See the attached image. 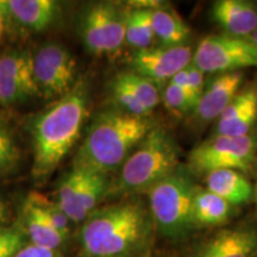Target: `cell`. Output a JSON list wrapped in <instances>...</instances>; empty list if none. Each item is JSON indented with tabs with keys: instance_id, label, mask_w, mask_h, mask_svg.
<instances>
[{
	"instance_id": "obj_21",
	"label": "cell",
	"mask_w": 257,
	"mask_h": 257,
	"mask_svg": "<svg viewBox=\"0 0 257 257\" xmlns=\"http://www.w3.org/2000/svg\"><path fill=\"white\" fill-rule=\"evenodd\" d=\"M83 176H85L83 169L73 167L72 170L61 180L57 189L56 202L72 223H81L86 219L80 206Z\"/></svg>"
},
{
	"instance_id": "obj_18",
	"label": "cell",
	"mask_w": 257,
	"mask_h": 257,
	"mask_svg": "<svg viewBox=\"0 0 257 257\" xmlns=\"http://www.w3.org/2000/svg\"><path fill=\"white\" fill-rule=\"evenodd\" d=\"M234 207L236 206L223 198L198 186L193 201V221L195 229L224 225L233 216Z\"/></svg>"
},
{
	"instance_id": "obj_17",
	"label": "cell",
	"mask_w": 257,
	"mask_h": 257,
	"mask_svg": "<svg viewBox=\"0 0 257 257\" xmlns=\"http://www.w3.org/2000/svg\"><path fill=\"white\" fill-rule=\"evenodd\" d=\"M205 188L233 206L248 204L255 195V189L244 173L233 169H219L208 173L205 175Z\"/></svg>"
},
{
	"instance_id": "obj_3",
	"label": "cell",
	"mask_w": 257,
	"mask_h": 257,
	"mask_svg": "<svg viewBox=\"0 0 257 257\" xmlns=\"http://www.w3.org/2000/svg\"><path fill=\"white\" fill-rule=\"evenodd\" d=\"M154 126L149 117L131 115L115 107L99 112L89 125L73 167L108 175L121 168Z\"/></svg>"
},
{
	"instance_id": "obj_11",
	"label": "cell",
	"mask_w": 257,
	"mask_h": 257,
	"mask_svg": "<svg viewBox=\"0 0 257 257\" xmlns=\"http://www.w3.org/2000/svg\"><path fill=\"white\" fill-rule=\"evenodd\" d=\"M37 94L34 56L28 51H11L0 57V102L17 105Z\"/></svg>"
},
{
	"instance_id": "obj_27",
	"label": "cell",
	"mask_w": 257,
	"mask_h": 257,
	"mask_svg": "<svg viewBox=\"0 0 257 257\" xmlns=\"http://www.w3.org/2000/svg\"><path fill=\"white\" fill-rule=\"evenodd\" d=\"M18 161V148L4 121L0 120V174L14 168Z\"/></svg>"
},
{
	"instance_id": "obj_31",
	"label": "cell",
	"mask_w": 257,
	"mask_h": 257,
	"mask_svg": "<svg viewBox=\"0 0 257 257\" xmlns=\"http://www.w3.org/2000/svg\"><path fill=\"white\" fill-rule=\"evenodd\" d=\"M6 218H8V208H6V204L3 198L0 197V224L4 223Z\"/></svg>"
},
{
	"instance_id": "obj_14",
	"label": "cell",
	"mask_w": 257,
	"mask_h": 257,
	"mask_svg": "<svg viewBox=\"0 0 257 257\" xmlns=\"http://www.w3.org/2000/svg\"><path fill=\"white\" fill-rule=\"evenodd\" d=\"M257 121V86L240 89L216 120L213 136H246Z\"/></svg>"
},
{
	"instance_id": "obj_9",
	"label": "cell",
	"mask_w": 257,
	"mask_h": 257,
	"mask_svg": "<svg viewBox=\"0 0 257 257\" xmlns=\"http://www.w3.org/2000/svg\"><path fill=\"white\" fill-rule=\"evenodd\" d=\"M76 60L57 43H48L34 56V76L46 98L64 96L75 86Z\"/></svg>"
},
{
	"instance_id": "obj_7",
	"label": "cell",
	"mask_w": 257,
	"mask_h": 257,
	"mask_svg": "<svg viewBox=\"0 0 257 257\" xmlns=\"http://www.w3.org/2000/svg\"><path fill=\"white\" fill-rule=\"evenodd\" d=\"M128 6L113 2L88 5L79 18L78 32L88 53L96 56L113 55L125 44Z\"/></svg>"
},
{
	"instance_id": "obj_19",
	"label": "cell",
	"mask_w": 257,
	"mask_h": 257,
	"mask_svg": "<svg viewBox=\"0 0 257 257\" xmlns=\"http://www.w3.org/2000/svg\"><path fill=\"white\" fill-rule=\"evenodd\" d=\"M153 28L161 46H186L191 37V29L174 9L168 5L152 11Z\"/></svg>"
},
{
	"instance_id": "obj_13",
	"label": "cell",
	"mask_w": 257,
	"mask_h": 257,
	"mask_svg": "<svg viewBox=\"0 0 257 257\" xmlns=\"http://www.w3.org/2000/svg\"><path fill=\"white\" fill-rule=\"evenodd\" d=\"M244 81L243 72L217 74L208 85L205 86L193 115L200 124L217 120L238 94Z\"/></svg>"
},
{
	"instance_id": "obj_33",
	"label": "cell",
	"mask_w": 257,
	"mask_h": 257,
	"mask_svg": "<svg viewBox=\"0 0 257 257\" xmlns=\"http://www.w3.org/2000/svg\"><path fill=\"white\" fill-rule=\"evenodd\" d=\"M249 38H250V41H251L252 43L255 44V46L257 47V30H256L255 32H253V34H252L251 36H250Z\"/></svg>"
},
{
	"instance_id": "obj_16",
	"label": "cell",
	"mask_w": 257,
	"mask_h": 257,
	"mask_svg": "<svg viewBox=\"0 0 257 257\" xmlns=\"http://www.w3.org/2000/svg\"><path fill=\"white\" fill-rule=\"evenodd\" d=\"M59 5L53 0H10L0 2L3 17L10 15L17 23L34 31H43L56 19Z\"/></svg>"
},
{
	"instance_id": "obj_30",
	"label": "cell",
	"mask_w": 257,
	"mask_h": 257,
	"mask_svg": "<svg viewBox=\"0 0 257 257\" xmlns=\"http://www.w3.org/2000/svg\"><path fill=\"white\" fill-rule=\"evenodd\" d=\"M16 257H62L57 250L43 248V246L28 244L19 250Z\"/></svg>"
},
{
	"instance_id": "obj_25",
	"label": "cell",
	"mask_w": 257,
	"mask_h": 257,
	"mask_svg": "<svg viewBox=\"0 0 257 257\" xmlns=\"http://www.w3.org/2000/svg\"><path fill=\"white\" fill-rule=\"evenodd\" d=\"M125 81L130 86L131 89L137 95L141 102L146 106L150 112H153L157 107V105L162 101V94L160 92V86L153 82L152 80L144 78L140 74L131 72L121 73Z\"/></svg>"
},
{
	"instance_id": "obj_12",
	"label": "cell",
	"mask_w": 257,
	"mask_h": 257,
	"mask_svg": "<svg viewBox=\"0 0 257 257\" xmlns=\"http://www.w3.org/2000/svg\"><path fill=\"white\" fill-rule=\"evenodd\" d=\"M257 227L238 225L219 230L199 242L189 257H256Z\"/></svg>"
},
{
	"instance_id": "obj_23",
	"label": "cell",
	"mask_w": 257,
	"mask_h": 257,
	"mask_svg": "<svg viewBox=\"0 0 257 257\" xmlns=\"http://www.w3.org/2000/svg\"><path fill=\"white\" fill-rule=\"evenodd\" d=\"M110 94L114 107L125 113L137 115V117H149V114L152 113L137 98L135 92L124 80L121 73L117 74L112 79L110 83Z\"/></svg>"
},
{
	"instance_id": "obj_32",
	"label": "cell",
	"mask_w": 257,
	"mask_h": 257,
	"mask_svg": "<svg viewBox=\"0 0 257 257\" xmlns=\"http://www.w3.org/2000/svg\"><path fill=\"white\" fill-rule=\"evenodd\" d=\"M5 30V23H4V17H3L2 12H0V40H2L3 35H4Z\"/></svg>"
},
{
	"instance_id": "obj_1",
	"label": "cell",
	"mask_w": 257,
	"mask_h": 257,
	"mask_svg": "<svg viewBox=\"0 0 257 257\" xmlns=\"http://www.w3.org/2000/svg\"><path fill=\"white\" fill-rule=\"evenodd\" d=\"M154 230L150 210L140 200L99 207L80 229L81 253L83 257H133L149 245Z\"/></svg>"
},
{
	"instance_id": "obj_6",
	"label": "cell",
	"mask_w": 257,
	"mask_h": 257,
	"mask_svg": "<svg viewBox=\"0 0 257 257\" xmlns=\"http://www.w3.org/2000/svg\"><path fill=\"white\" fill-rule=\"evenodd\" d=\"M257 161V135L212 136L198 144L187 156L192 175L205 176L213 170L233 169L248 173Z\"/></svg>"
},
{
	"instance_id": "obj_28",
	"label": "cell",
	"mask_w": 257,
	"mask_h": 257,
	"mask_svg": "<svg viewBox=\"0 0 257 257\" xmlns=\"http://www.w3.org/2000/svg\"><path fill=\"white\" fill-rule=\"evenodd\" d=\"M186 73H187V86H186L184 91L187 92L188 95L198 105L202 92L205 89V86H206V83H205V73H202L193 63L189 64L186 68Z\"/></svg>"
},
{
	"instance_id": "obj_20",
	"label": "cell",
	"mask_w": 257,
	"mask_h": 257,
	"mask_svg": "<svg viewBox=\"0 0 257 257\" xmlns=\"http://www.w3.org/2000/svg\"><path fill=\"white\" fill-rule=\"evenodd\" d=\"M22 224L23 231L35 245L57 250L66 240L53 224L29 201H25L23 206Z\"/></svg>"
},
{
	"instance_id": "obj_10",
	"label": "cell",
	"mask_w": 257,
	"mask_h": 257,
	"mask_svg": "<svg viewBox=\"0 0 257 257\" xmlns=\"http://www.w3.org/2000/svg\"><path fill=\"white\" fill-rule=\"evenodd\" d=\"M194 49L188 44L178 47H152L135 51L130 59L131 72L152 80L156 85L168 83L193 61Z\"/></svg>"
},
{
	"instance_id": "obj_22",
	"label": "cell",
	"mask_w": 257,
	"mask_h": 257,
	"mask_svg": "<svg viewBox=\"0 0 257 257\" xmlns=\"http://www.w3.org/2000/svg\"><path fill=\"white\" fill-rule=\"evenodd\" d=\"M153 10L128 8L125 29V43L135 50L154 47L156 41L152 21Z\"/></svg>"
},
{
	"instance_id": "obj_5",
	"label": "cell",
	"mask_w": 257,
	"mask_h": 257,
	"mask_svg": "<svg viewBox=\"0 0 257 257\" xmlns=\"http://www.w3.org/2000/svg\"><path fill=\"white\" fill-rule=\"evenodd\" d=\"M197 187L187 167L180 165L174 173L147 193L155 230L161 236L180 240L195 230L193 201Z\"/></svg>"
},
{
	"instance_id": "obj_2",
	"label": "cell",
	"mask_w": 257,
	"mask_h": 257,
	"mask_svg": "<svg viewBox=\"0 0 257 257\" xmlns=\"http://www.w3.org/2000/svg\"><path fill=\"white\" fill-rule=\"evenodd\" d=\"M88 104L87 83L81 80L35 119L32 125L35 179H47L68 155L87 119Z\"/></svg>"
},
{
	"instance_id": "obj_26",
	"label": "cell",
	"mask_w": 257,
	"mask_h": 257,
	"mask_svg": "<svg viewBox=\"0 0 257 257\" xmlns=\"http://www.w3.org/2000/svg\"><path fill=\"white\" fill-rule=\"evenodd\" d=\"M162 101L168 111L178 117H185L187 114H193L197 104L188 95V93L175 83L168 82L162 92Z\"/></svg>"
},
{
	"instance_id": "obj_24",
	"label": "cell",
	"mask_w": 257,
	"mask_h": 257,
	"mask_svg": "<svg viewBox=\"0 0 257 257\" xmlns=\"http://www.w3.org/2000/svg\"><path fill=\"white\" fill-rule=\"evenodd\" d=\"M27 201L34 205L53 224V226L62 234L64 238H68L70 234V223L72 221L64 214V212L61 210L57 202L50 200L46 195L41 194L38 192L29 193Z\"/></svg>"
},
{
	"instance_id": "obj_8",
	"label": "cell",
	"mask_w": 257,
	"mask_h": 257,
	"mask_svg": "<svg viewBox=\"0 0 257 257\" xmlns=\"http://www.w3.org/2000/svg\"><path fill=\"white\" fill-rule=\"evenodd\" d=\"M192 63L202 73L216 75L257 68V47L250 38L210 35L202 38L194 49Z\"/></svg>"
},
{
	"instance_id": "obj_15",
	"label": "cell",
	"mask_w": 257,
	"mask_h": 257,
	"mask_svg": "<svg viewBox=\"0 0 257 257\" xmlns=\"http://www.w3.org/2000/svg\"><path fill=\"white\" fill-rule=\"evenodd\" d=\"M211 17L224 34L249 38L257 30V3L246 0H218Z\"/></svg>"
},
{
	"instance_id": "obj_29",
	"label": "cell",
	"mask_w": 257,
	"mask_h": 257,
	"mask_svg": "<svg viewBox=\"0 0 257 257\" xmlns=\"http://www.w3.org/2000/svg\"><path fill=\"white\" fill-rule=\"evenodd\" d=\"M16 246H24V231L22 227L0 226V257L10 249Z\"/></svg>"
},
{
	"instance_id": "obj_4",
	"label": "cell",
	"mask_w": 257,
	"mask_h": 257,
	"mask_svg": "<svg viewBox=\"0 0 257 257\" xmlns=\"http://www.w3.org/2000/svg\"><path fill=\"white\" fill-rule=\"evenodd\" d=\"M179 166L180 147L175 137L167 128L155 125L121 166L111 193H148Z\"/></svg>"
}]
</instances>
